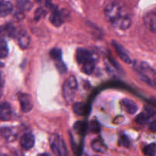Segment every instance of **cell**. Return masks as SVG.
Wrapping results in <instances>:
<instances>
[{"mask_svg": "<svg viewBox=\"0 0 156 156\" xmlns=\"http://www.w3.org/2000/svg\"><path fill=\"white\" fill-rule=\"evenodd\" d=\"M91 146L94 151L100 153H105L108 150V147L101 138L94 139L91 143Z\"/></svg>", "mask_w": 156, "mask_h": 156, "instance_id": "13", "label": "cell"}, {"mask_svg": "<svg viewBox=\"0 0 156 156\" xmlns=\"http://www.w3.org/2000/svg\"><path fill=\"white\" fill-rule=\"evenodd\" d=\"M94 68H95V62L93 58L90 59L89 60L86 61L82 64V72L86 75H91V73L94 72Z\"/></svg>", "mask_w": 156, "mask_h": 156, "instance_id": "19", "label": "cell"}, {"mask_svg": "<svg viewBox=\"0 0 156 156\" xmlns=\"http://www.w3.org/2000/svg\"><path fill=\"white\" fill-rule=\"evenodd\" d=\"M13 11V5L9 1L0 2V16L5 17L10 15Z\"/></svg>", "mask_w": 156, "mask_h": 156, "instance_id": "16", "label": "cell"}, {"mask_svg": "<svg viewBox=\"0 0 156 156\" xmlns=\"http://www.w3.org/2000/svg\"><path fill=\"white\" fill-rule=\"evenodd\" d=\"M149 118H150V117L147 114H146V113H141L138 116H136V117L135 118V121L137 123H139V124L144 125L149 122Z\"/></svg>", "mask_w": 156, "mask_h": 156, "instance_id": "23", "label": "cell"}, {"mask_svg": "<svg viewBox=\"0 0 156 156\" xmlns=\"http://www.w3.org/2000/svg\"><path fill=\"white\" fill-rule=\"evenodd\" d=\"M35 139L31 133H25L21 137L20 144L21 147L25 150H29L32 149L34 146Z\"/></svg>", "mask_w": 156, "mask_h": 156, "instance_id": "8", "label": "cell"}, {"mask_svg": "<svg viewBox=\"0 0 156 156\" xmlns=\"http://www.w3.org/2000/svg\"><path fill=\"white\" fill-rule=\"evenodd\" d=\"M16 4L18 9L22 12L30 10L33 7V4L31 2L27 1V0H20V1L17 2Z\"/></svg>", "mask_w": 156, "mask_h": 156, "instance_id": "20", "label": "cell"}, {"mask_svg": "<svg viewBox=\"0 0 156 156\" xmlns=\"http://www.w3.org/2000/svg\"><path fill=\"white\" fill-rule=\"evenodd\" d=\"M73 112L79 116H85L89 111V108L85 104L82 103V102H77L75 103L73 106Z\"/></svg>", "mask_w": 156, "mask_h": 156, "instance_id": "15", "label": "cell"}, {"mask_svg": "<svg viewBox=\"0 0 156 156\" xmlns=\"http://www.w3.org/2000/svg\"><path fill=\"white\" fill-rule=\"evenodd\" d=\"M122 6L118 2H111L105 9V18L109 22L116 25L120 18H121Z\"/></svg>", "mask_w": 156, "mask_h": 156, "instance_id": "2", "label": "cell"}, {"mask_svg": "<svg viewBox=\"0 0 156 156\" xmlns=\"http://www.w3.org/2000/svg\"><path fill=\"white\" fill-rule=\"evenodd\" d=\"M50 56L51 59L54 60V62L61 60L62 59V51L59 48H53L50 50Z\"/></svg>", "mask_w": 156, "mask_h": 156, "instance_id": "22", "label": "cell"}, {"mask_svg": "<svg viewBox=\"0 0 156 156\" xmlns=\"http://www.w3.org/2000/svg\"><path fill=\"white\" fill-rule=\"evenodd\" d=\"M123 107H124L125 110L126 112L129 114H134L137 112L138 111V107H137L136 104L132 100L128 98H124L122 101Z\"/></svg>", "mask_w": 156, "mask_h": 156, "instance_id": "17", "label": "cell"}, {"mask_svg": "<svg viewBox=\"0 0 156 156\" xmlns=\"http://www.w3.org/2000/svg\"><path fill=\"white\" fill-rule=\"evenodd\" d=\"M134 69L140 79L150 86L155 87V73L153 69L148 63L142 62L140 63L136 62Z\"/></svg>", "mask_w": 156, "mask_h": 156, "instance_id": "1", "label": "cell"}, {"mask_svg": "<svg viewBox=\"0 0 156 156\" xmlns=\"http://www.w3.org/2000/svg\"><path fill=\"white\" fill-rule=\"evenodd\" d=\"M12 107L7 102L0 104V120L7 121L12 118Z\"/></svg>", "mask_w": 156, "mask_h": 156, "instance_id": "9", "label": "cell"}, {"mask_svg": "<svg viewBox=\"0 0 156 156\" xmlns=\"http://www.w3.org/2000/svg\"><path fill=\"white\" fill-rule=\"evenodd\" d=\"M143 153L148 156H155V144L151 143L143 149Z\"/></svg>", "mask_w": 156, "mask_h": 156, "instance_id": "26", "label": "cell"}, {"mask_svg": "<svg viewBox=\"0 0 156 156\" xmlns=\"http://www.w3.org/2000/svg\"><path fill=\"white\" fill-rule=\"evenodd\" d=\"M4 66V64H3L2 62H0V67H1V66Z\"/></svg>", "mask_w": 156, "mask_h": 156, "instance_id": "35", "label": "cell"}, {"mask_svg": "<svg viewBox=\"0 0 156 156\" xmlns=\"http://www.w3.org/2000/svg\"><path fill=\"white\" fill-rule=\"evenodd\" d=\"M112 45L114 46V47L115 48V50L116 52H117V55L119 56V57L120 58V59H121L123 62H125V63L126 64H130L131 62H132L130 58L128 56V54L126 53V52L125 51L124 48H123V47L121 44H119L117 41H113Z\"/></svg>", "mask_w": 156, "mask_h": 156, "instance_id": "7", "label": "cell"}, {"mask_svg": "<svg viewBox=\"0 0 156 156\" xmlns=\"http://www.w3.org/2000/svg\"><path fill=\"white\" fill-rule=\"evenodd\" d=\"M74 129L78 133L84 134L85 131L88 129V124L86 123H84V122L78 121L75 123Z\"/></svg>", "mask_w": 156, "mask_h": 156, "instance_id": "21", "label": "cell"}, {"mask_svg": "<svg viewBox=\"0 0 156 156\" xmlns=\"http://www.w3.org/2000/svg\"><path fill=\"white\" fill-rule=\"evenodd\" d=\"M50 21L53 25H54L55 27H60L62 25V22H63V20H62V17L61 15V13L59 12V11L57 9H55L53 11L51 14L50 15Z\"/></svg>", "mask_w": 156, "mask_h": 156, "instance_id": "14", "label": "cell"}, {"mask_svg": "<svg viewBox=\"0 0 156 156\" xmlns=\"http://www.w3.org/2000/svg\"><path fill=\"white\" fill-rule=\"evenodd\" d=\"M129 139L127 138V136L125 135H120L119 137V145L120 146H123V147H129Z\"/></svg>", "mask_w": 156, "mask_h": 156, "instance_id": "28", "label": "cell"}, {"mask_svg": "<svg viewBox=\"0 0 156 156\" xmlns=\"http://www.w3.org/2000/svg\"><path fill=\"white\" fill-rule=\"evenodd\" d=\"M149 129H150L152 132H155L156 130V120H153L152 122H150V124H149Z\"/></svg>", "mask_w": 156, "mask_h": 156, "instance_id": "31", "label": "cell"}, {"mask_svg": "<svg viewBox=\"0 0 156 156\" xmlns=\"http://www.w3.org/2000/svg\"><path fill=\"white\" fill-rule=\"evenodd\" d=\"M0 135L9 142L14 141L17 137L16 132L10 127H2L0 129Z\"/></svg>", "mask_w": 156, "mask_h": 156, "instance_id": "12", "label": "cell"}, {"mask_svg": "<svg viewBox=\"0 0 156 156\" xmlns=\"http://www.w3.org/2000/svg\"><path fill=\"white\" fill-rule=\"evenodd\" d=\"M30 36L26 31H21L18 34V43L20 48L25 50L30 45Z\"/></svg>", "mask_w": 156, "mask_h": 156, "instance_id": "11", "label": "cell"}, {"mask_svg": "<svg viewBox=\"0 0 156 156\" xmlns=\"http://www.w3.org/2000/svg\"><path fill=\"white\" fill-rule=\"evenodd\" d=\"M131 24H132V20H131L130 17L129 15H124L123 17L121 16L118 22L116 24V25L118 26L119 28L121 29V30H126L128 28H129Z\"/></svg>", "mask_w": 156, "mask_h": 156, "instance_id": "18", "label": "cell"}, {"mask_svg": "<svg viewBox=\"0 0 156 156\" xmlns=\"http://www.w3.org/2000/svg\"><path fill=\"white\" fill-rule=\"evenodd\" d=\"M9 54V47L4 40L0 42V59L5 58Z\"/></svg>", "mask_w": 156, "mask_h": 156, "instance_id": "24", "label": "cell"}, {"mask_svg": "<svg viewBox=\"0 0 156 156\" xmlns=\"http://www.w3.org/2000/svg\"><path fill=\"white\" fill-rule=\"evenodd\" d=\"M143 21L146 27L152 32H155L156 26V12L155 11L149 12L143 17Z\"/></svg>", "mask_w": 156, "mask_h": 156, "instance_id": "6", "label": "cell"}, {"mask_svg": "<svg viewBox=\"0 0 156 156\" xmlns=\"http://www.w3.org/2000/svg\"><path fill=\"white\" fill-rule=\"evenodd\" d=\"M3 30L5 32L6 34L8 36L13 37L14 36L16 35V29L14 27L13 24H7L5 27H3Z\"/></svg>", "mask_w": 156, "mask_h": 156, "instance_id": "25", "label": "cell"}, {"mask_svg": "<svg viewBox=\"0 0 156 156\" xmlns=\"http://www.w3.org/2000/svg\"><path fill=\"white\" fill-rule=\"evenodd\" d=\"M39 156H50V155H49L48 153H43V154H41V155H40Z\"/></svg>", "mask_w": 156, "mask_h": 156, "instance_id": "33", "label": "cell"}, {"mask_svg": "<svg viewBox=\"0 0 156 156\" xmlns=\"http://www.w3.org/2000/svg\"><path fill=\"white\" fill-rule=\"evenodd\" d=\"M2 76H1V73H0V87L2 86Z\"/></svg>", "mask_w": 156, "mask_h": 156, "instance_id": "34", "label": "cell"}, {"mask_svg": "<svg viewBox=\"0 0 156 156\" xmlns=\"http://www.w3.org/2000/svg\"><path fill=\"white\" fill-rule=\"evenodd\" d=\"M50 146L55 156H67V150L65 143L57 134H53L50 136Z\"/></svg>", "mask_w": 156, "mask_h": 156, "instance_id": "4", "label": "cell"}, {"mask_svg": "<svg viewBox=\"0 0 156 156\" xmlns=\"http://www.w3.org/2000/svg\"><path fill=\"white\" fill-rule=\"evenodd\" d=\"M55 66H56L57 70L61 73V74H63V73H65L67 71L66 66L64 63L62 59L59 61H56V62H55Z\"/></svg>", "mask_w": 156, "mask_h": 156, "instance_id": "27", "label": "cell"}, {"mask_svg": "<svg viewBox=\"0 0 156 156\" xmlns=\"http://www.w3.org/2000/svg\"><path fill=\"white\" fill-rule=\"evenodd\" d=\"M76 57L78 63L83 64L84 62H85L86 61L91 59L92 58V55H91V52L89 50H86V49L79 48L76 50Z\"/></svg>", "mask_w": 156, "mask_h": 156, "instance_id": "10", "label": "cell"}, {"mask_svg": "<svg viewBox=\"0 0 156 156\" xmlns=\"http://www.w3.org/2000/svg\"><path fill=\"white\" fill-rule=\"evenodd\" d=\"M20 106L24 113H28L33 108V101L30 95L27 94H20L18 96Z\"/></svg>", "mask_w": 156, "mask_h": 156, "instance_id": "5", "label": "cell"}, {"mask_svg": "<svg viewBox=\"0 0 156 156\" xmlns=\"http://www.w3.org/2000/svg\"><path fill=\"white\" fill-rule=\"evenodd\" d=\"M88 128L92 133H97L100 131V125L97 121H91L90 124L88 125Z\"/></svg>", "mask_w": 156, "mask_h": 156, "instance_id": "30", "label": "cell"}, {"mask_svg": "<svg viewBox=\"0 0 156 156\" xmlns=\"http://www.w3.org/2000/svg\"><path fill=\"white\" fill-rule=\"evenodd\" d=\"M46 14H47L46 10H44V9L41 7L38 8V9H37V10L35 11L34 19L36 20V21H38V20L41 19V18H43Z\"/></svg>", "mask_w": 156, "mask_h": 156, "instance_id": "29", "label": "cell"}, {"mask_svg": "<svg viewBox=\"0 0 156 156\" xmlns=\"http://www.w3.org/2000/svg\"><path fill=\"white\" fill-rule=\"evenodd\" d=\"M15 16H16V18H18L19 20H21V19H23V18H24V13H23V12H18V13L15 15Z\"/></svg>", "mask_w": 156, "mask_h": 156, "instance_id": "32", "label": "cell"}, {"mask_svg": "<svg viewBox=\"0 0 156 156\" xmlns=\"http://www.w3.org/2000/svg\"><path fill=\"white\" fill-rule=\"evenodd\" d=\"M78 88L77 80L73 76L69 77V79L64 82L62 86V93H63L64 100L66 103L70 104L73 101L76 94V91Z\"/></svg>", "mask_w": 156, "mask_h": 156, "instance_id": "3", "label": "cell"}]
</instances>
